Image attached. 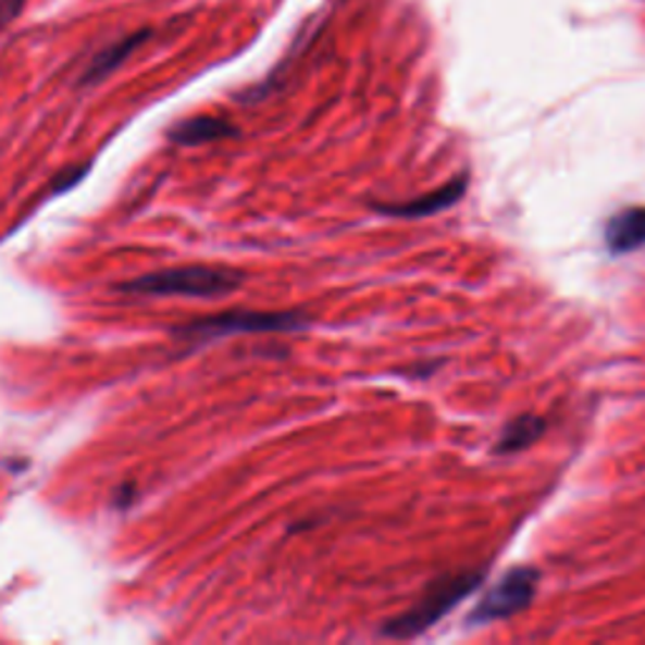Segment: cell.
Returning <instances> with one entry per match:
<instances>
[{"label": "cell", "mask_w": 645, "mask_h": 645, "mask_svg": "<svg viewBox=\"0 0 645 645\" xmlns=\"http://www.w3.org/2000/svg\"><path fill=\"white\" fill-rule=\"evenodd\" d=\"M243 285V275L227 268H172L149 273L119 285L122 293L134 296H179V298H225Z\"/></svg>", "instance_id": "cell-1"}, {"label": "cell", "mask_w": 645, "mask_h": 645, "mask_svg": "<svg viewBox=\"0 0 645 645\" xmlns=\"http://www.w3.org/2000/svg\"><path fill=\"white\" fill-rule=\"evenodd\" d=\"M487 570H464L457 575H447L429 587L426 595L413 605L409 612L388 620L384 625V633L388 638H413V635L424 633L434 623L451 612L464 597L472 595L476 587L484 583Z\"/></svg>", "instance_id": "cell-2"}, {"label": "cell", "mask_w": 645, "mask_h": 645, "mask_svg": "<svg viewBox=\"0 0 645 645\" xmlns=\"http://www.w3.org/2000/svg\"><path fill=\"white\" fill-rule=\"evenodd\" d=\"M310 323L306 313L298 310H227V313L199 318V321H189L185 328H179V336H185L189 344L193 340H210L220 336H237V333H290L300 331Z\"/></svg>", "instance_id": "cell-3"}, {"label": "cell", "mask_w": 645, "mask_h": 645, "mask_svg": "<svg viewBox=\"0 0 645 645\" xmlns=\"http://www.w3.org/2000/svg\"><path fill=\"white\" fill-rule=\"evenodd\" d=\"M539 578H543V572L537 568H528V565L509 570L495 587H489L480 605L469 612V625H489L495 620L512 618L514 612L528 608L537 595Z\"/></svg>", "instance_id": "cell-4"}, {"label": "cell", "mask_w": 645, "mask_h": 645, "mask_svg": "<svg viewBox=\"0 0 645 645\" xmlns=\"http://www.w3.org/2000/svg\"><path fill=\"white\" fill-rule=\"evenodd\" d=\"M467 179H469L467 174H459L457 179H451L449 185L434 189V193L409 199V202H401V204H376V210L381 214H392V218H406V220L432 218L436 212L449 210V207H454L461 197H464L469 185Z\"/></svg>", "instance_id": "cell-5"}, {"label": "cell", "mask_w": 645, "mask_h": 645, "mask_svg": "<svg viewBox=\"0 0 645 645\" xmlns=\"http://www.w3.org/2000/svg\"><path fill=\"white\" fill-rule=\"evenodd\" d=\"M605 245L616 255L645 248V207L633 204L612 214L605 225Z\"/></svg>", "instance_id": "cell-6"}, {"label": "cell", "mask_w": 645, "mask_h": 645, "mask_svg": "<svg viewBox=\"0 0 645 645\" xmlns=\"http://www.w3.org/2000/svg\"><path fill=\"white\" fill-rule=\"evenodd\" d=\"M151 36V30H139V34H132L122 38V41L107 46V49L97 53V59L89 63V69H86V74L82 76V86H94L107 78L109 74H114V71L122 66V63L129 59V55L139 49L141 44L147 41Z\"/></svg>", "instance_id": "cell-7"}, {"label": "cell", "mask_w": 645, "mask_h": 645, "mask_svg": "<svg viewBox=\"0 0 645 645\" xmlns=\"http://www.w3.org/2000/svg\"><path fill=\"white\" fill-rule=\"evenodd\" d=\"M237 129L225 119L218 116H195V119H185L177 126L170 129V139L174 145L182 147H193V145H204V141H218V139H227L235 137Z\"/></svg>", "instance_id": "cell-8"}, {"label": "cell", "mask_w": 645, "mask_h": 645, "mask_svg": "<svg viewBox=\"0 0 645 645\" xmlns=\"http://www.w3.org/2000/svg\"><path fill=\"white\" fill-rule=\"evenodd\" d=\"M545 419L543 417H535V413H522V417H517L509 421V424L501 429L499 439L495 444V451L497 454H514V451H522L535 444L539 436L545 434Z\"/></svg>", "instance_id": "cell-9"}, {"label": "cell", "mask_w": 645, "mask_h": 645, "mask_svg": "<svg viewBox=\"0 0 645 645\" xmlns=\"http://www.w3.org/2000/svg\"><path fill=\"white\" fill-rule=\"evenodd\" d=\"M86 172H89V166H86V164H84V166H76V170H66V172H61L59 177L53 179V182H55V185H53V193H63V189L74 187L76 182L82 179Z\"/></svg>", "instance_id": "cell-10"}, {"label": "cell", "mask_w": 645, "mask_h": 645, "mask_svg": "<svg viewBox=\"0 0 645 645\" xmlns=\"http://www.w3.org/2000/svg\"><path fill=\"white\" fill-rule=\"evenodd\" d=\"M23 3H26V0H0V30H3L11 21H15V15L21 13Z\"/></svg>", "instance_id": "cell-11"}]
</instances>
